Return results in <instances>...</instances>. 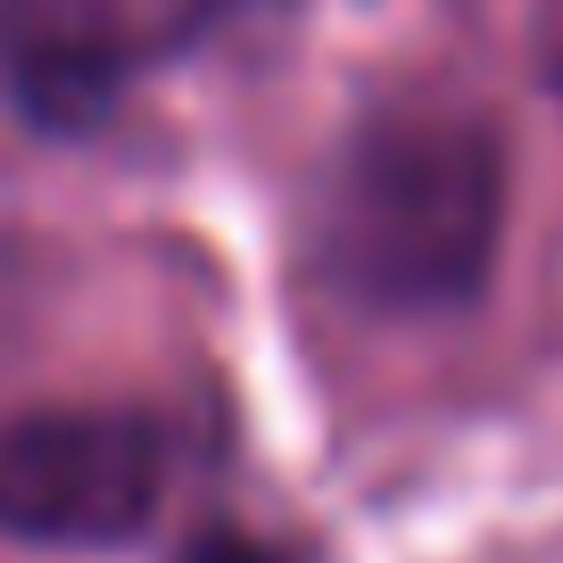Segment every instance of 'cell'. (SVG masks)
<instances>
[{"label":"cell","mask_w":563,"mask_h":563,"mask_svg":"<svg viewBox=\"0 0 563 563\" xmlns=\"http://www.w3.org/2000/svg\"><path fill=\"white\" fill-rule=\"evenodd\" d=\"M506 158L473 117L406 108L356 133L332 199V257L356 299L431 316L464 307L497 265Z\"/></svg>","instance_id":"6da1fadb"},{"label":"cell","mask_w":563,"mask_h":563,"mask_svg":"<svg viewBox=\"0 0 563 563\" xmlns=\"http://www.w3.org/2000/svg\"><path fill=\"white\" fill-rule=\"evenodd\" d=\"M158 506V440L133 415L51 406L0 422V530L42 547H117Z\"/></svg>","instance_id":"7a4b0ae2"},{"label":"cell","mask_w":563,"mask_h":563,"mask_svg":"<svg viewBox=\"0 0 563 563\" xmlns=\"http://www.w3.org/2000/svg\"><path fill=\"white\" fill-rule=\"evenodd\" d=\"M0 84L42 124H84L124 84L117 0H0Z\"/></svg>","instance_id":"3957f363"},{"label":"cell","mask_w":563,"mask_h":563,"mask_svg":"<svg viewBox=\"0 0 563 563\" xmlns=\"http://www.w3.org/2000/svg\"><path fill=\"white\" fill-rule=\"evenodd\" d=\"M175 563H282V555L257 547V539H241V530H216V539H191Z\"/></svg>","instance_id":"277c9868"}]
</instances>
